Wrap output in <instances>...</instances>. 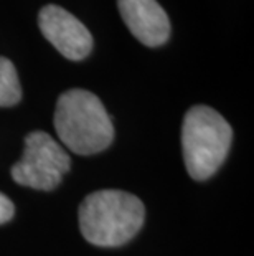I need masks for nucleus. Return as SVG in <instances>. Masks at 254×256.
Listing matches in <instances>:
<instances>
[{
	"label": "nucleus",
	"mask_w": 254,
	"mask_h": 256,
	"mask_svg": "<svg viewBox=\"0 0 254 256\" xmlns=\"http://www.w3.org/2000/svg\"><path fill=\"white\" fill-rule=\"evenodd\" d=\"M145 208L124 190H98L79 205V228L86 242L102 248L127 243L144 225Z\"/></svg>",
	"instance_id": "obj_1"
},
{
	"label": "nucleus",
	"mask_w": 254,
	"mask_h": 256,
	"mask_svg": "<svg viewBox=\"0 0 254 256\" xmlns=\"http://www.w3.org/2000/svg\"><path fill=\"white\" fill-rule=\"evenodd\" d=\"M55 129L59 140L79 156L98 154L114 139V126L106 108L86 90H69L59 96Z\"/></svg>",
	"instance_id": "obj_2"
},
{
	"label": "nucleus",
	"mask_w": 254,
	"mask_h": 256,
	"mask_svg": "<svg viewBox=\"0 0 254 256\" xmlns=\"http://www.w3.org/2000/svg\"><path fill=\"white\" fill-rule=\"evenodd\" d=\"M231 140L233 130L218 111L208 106L190 108L182 126V150L190 177H212L228 156Z\"/></svg>",
	"instance_id": "obj_3"
},
{
	"label": "nucleus",
	"mask_w": 254,
	"mask_h": 256,
	"mask_svg": "<svg viewBox=\"0 0 254 256\" xmlns=\"http://www.w3.org/2000/svg\"><path fill=\"white\" fill-rule=\"evenodd\" d=\"M71 167L68 152L50 134L35 130L25 139L21 159L12 167V178L18 185L35 190H53Z\"/></svg>",
	"instance_id": "obj_4"
},
{
	"label": "nucleus",
	"mask_w": 254,
	"mask_h": 256,
	"mask_svg": "<svg viewBox=\"0 0 254 256\" xmlns=\"http://www.w3.org/2000/svg\"><path fill=\"white\" fill-rule=\"evenodd\" d=\"M41 34L64 58L79 62L93 50V36L81 22L58 5H46L38 15Z\"/></svg>",
	"instance_id": "obj_5"
},
{
	"label": "nucleus",
	"mask_w": 254,
	"mask_h": 256,
	"mask_svg": "<svg viewBox=\"0 0 254 256\" xmlns=\"http://www.w3.org/2000/svg\"><path fill=\"white\" fill-rule=\"evenodd\" d=\"M124 24L145 46H160L170 38V20L157 0H117Z\"/></svg>",
	"instance_id": "obj_6"
},
{
	"label": "nucleus",
	"mask_w": 254,
	"mask_h": 256,
	"mask_svg": "<svg viewBox=\"0 0 254 256\" xmlns=\"http://www.w3.org/2000/svg\"><path fill=\"white\" fill-rule=\"evenodd\" d=\"M21 100L17 70L8 58L0 56V108L15 106Z\"/></svg>",
	"instance_id": "obj_7"
},
{
	"label": "nucleus",
	"mask_w": 254,
	"mask_h": 256,
	"mask_svg": "<svg viewBox=\"0 0 254 256\" xmlns=\"http://www.w3.org/2000/svg\"><path fill=\"white\" fill-rule=\"evenodd\" d=\"M13 214H15V208H13L12 200H10L7 195H3L0 192V225L12 220Z\"/></svg>",
	"instance_id": "obj_8"
}]
</instances>
